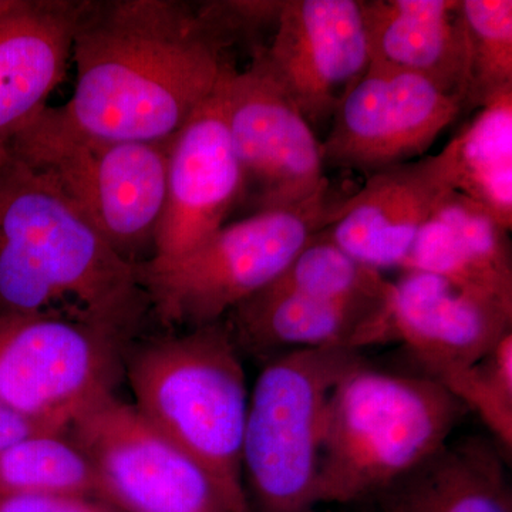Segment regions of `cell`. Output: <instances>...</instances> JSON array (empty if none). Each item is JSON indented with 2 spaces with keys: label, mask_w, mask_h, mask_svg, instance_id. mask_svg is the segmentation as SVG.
<instances>
[{
  "label": "cell",
  "mask_w": 512,
  "mask_h": 512,
  "mask_svg": "<svg viewBox=\"0 0 512 512\" xmlns=\"http://www.w3.org/2000/svg\"><path fill=\"white\" fill-rule=\"evenodd\" d=\"M235 39L215 2H83L72 46L76 86L57 113L100 140L171 141L232 66Z\"/></svg>",
  "instance_id": "6da1fadb"
},
{
  "label": "cell",
  "mask_w": 512,
  "mask_h": 512,
  "mask_svg": "<svg viewBox=\"0 0 512 512\" xmlns=\"http://www.w3.org/2000/svg\"><path fill=\"white\" fill-rule=\"evenodd\" d=\"M148 308L137 266L52 185L0 151V315L66 319L127 345Z\"/></svg>",
  "instance_id": "7a4b0ae2"
},
{
  "label": "cell",
  "mask_w": 512,
  "mask_h": 512,
  "mask_svg": "<svg viewBox=\"0 0 512 512\" xmlns=\"http://www.w3.org/2000/svg\"><path fill=\"white\" fill-rule=\"evenodd\" d=\"M466 412L434 377L363 362L340 380L326 406L316 505L393 490L446 446Z\"/></svg>",
  "instance_id": "3957f363"
},
{
  "label": "cell",
  "mask_w": 512,
  "mask_h": 512,
  "mask_svg": "<svg viewBox=\"0 0 512 512\" xmlns=\"http://www.w3.org/2000/svg\"><path fill=\"white\" fill-rule=\"evenodd\" d=\"M124 370L134 406L200 464L228 512H254L242 473L247 377L225 320L146 343Z\"/></svg>",
  "instance_id": "277c9868"
},
{
  "label": "cell",
  "mask_w": 512,
  "mask_h": 512,
  "mask_svg": "<svg viewBox=\"0 0 512 512\" xmlns=\"http://www.w3.org/2000/svg\"><path fill=\"white\" fill-rule=\"evenodd\" d=\"M170 143L89 137L47 106L5 150L52 185L117 254L137 266L154 255Z\"/></svg>",
  "instance_id": "5b68a950"
},
{
  "label": "cell",
  "mask_w": 512,
  "mask_h": 512,
  "mask_svg": "<svg viewBox=\"0 0 512 512\" xmlns=\"http://www.w3.org/2000/svg\"><path fill=\"white\" fill-rule=\"evenodd\" d=\"M340 201L328 181L308 201L227 222L187 254L137 265L148 305L168 328L221 322L285 271Z\"/></svg>",
  "instance_id": "8992f818"
},
{
  "label": "cell",
  "mask_w": 512,
  "mask_h": 512,
  "mask_svg": "<svg viewBox=\"0 0 512 512\" xmlns=\"http://www.w3.org/2000/svg\"><path fill=\"white\" fill-rule=\"evenodd\" d=\"M366 362L359 350L295 349L275 357L249 393L242 473L254 512L315 507L323 420L340 380Z\"/></svg>",
  "instance_id": "52a82bcc"
},
{
  "label": "cell",
  "mask_w": 512,
  "mask_h": 512,
  "mask_svg": "<svg viewBox=\"0 0 512 512\" xmlns=\"http://www.w3.org/2000/svg\"><path fill=\"white\" fill-rule=\"evenodd\" d=\"M126 343L50 316L0 315V402L47 429L114 394Z\"/></svg>",
  "instance_id": "ba28073f"
},
{
  "label": "cell",
  "mask_w": 512,
  "mask_h": 512,
  "mask_svg": "<svg viewBox=\"0 0 512 512\" xmlns=\"http://www.w3.org/2000/svg\"><path fill=\"white\" fill-rule=\"evenodd\" d=\"M89 458L101 500L123 512H228L210 476L134 404L116 394L67 429Z\"/></svg>",
  "instance_id": "9c48e42d"
},
{
  "label": "cell",
  "mask_w": 512,
  "mask_h": 512,
  "mask_svg": "<svg viewBox=\"0 0 512 512\" xmlns=\"http://www.w3.org/2000/svg\"><path fill=\"white\" fill-rule=\"evenodd\" d=\"M225 114L244 217L301 204L328 183L322 140L256 60L242 72L228 70Z\"/></svg>",
  "instance_id": "30bf717a"
},
{
  "label": "cell",
  "mask_w": 512,
  "mask_h": 512,
  "mask_svg": "<svg viewBox=\"0 0 512 512\" xmlns=\"http://www.w3.org/2000/svg\"><path fill=\"white\" fill-rule=\"evenodd\" d=\"M463 109V101L426 79L369 64L333 116L323 163L369 177L417 160Z\"/></svg>",
  "instance_id": "8fae6325"
},
{
  "label": "cell",
  "mask_w": 512,
  "mask_h": 512,
  "mask_svg": "<svg viewBox=\"0 0 512 512\" xmlns=\"http://www.w3.org/2000/svg\"><path fill=\"white\" fill-rule=\"evenodd\" d=\"M254 60L315 133L330 126L369 69L360 0H285L271 42Z\"/></svg>",
  "instance_id": "7c38bea8"
},
{
  "label": "cell",
  "mask_w": 512,
  "mask_h": 512,
  "mask_svg": "<svg viewBox=\"0 0 512 512\" xmlns=\"http://www.w3.org/2000/svg\"><path fill=\"white\" fill-rule=\"evenodd\" d=\"M456 180L453 137L439 154L369 175L360 190L342 198L319 234L376 271L402 269L421 228L456 191Z\"/></svg>",
  "instance_id": "4fadbf2b"
},
{
  "label": "cell",
  "mask_w": 512,
  "mask_h": 512,
  "mask_svg": "<svg viewBox=\"0 0 512 512\" xmlns=\"http://www.w3.org/2000/svg\"><path fill=\"white\" fill-rule=\"evenodd\" d=\"M228 70L171 140L163 217L151 258L156 261L197 248L238 210L242 180L225 114Z\"/></svg>",
  "instance_id": "5bb4252c"
},
{
  "label": "cell",
  "mask_w": 512,
  "mask_h": 512,
  "mask_svg": "<svg viewBox=\"0 0 512 512\" xmlns=\"http://www.w3.org/2000/svg\"><path fill=\"white\" fill-rule=\"evenodd\" d=\"M510 332L512 309L441 276L404 271L390 282L380 343H404L437 379L473 365Z\"/></svg>",
  "instance_id": "9a60e30c"
},
{
  "label": "cell",
  "mask_w": 512,
  "mask_h": 512,
  "mask_svg": "<svg viewBox=\"0 0 512 512\" xmlns=\"http://www.w3.org/2000/svg\"><path fill=\"white\" fill-rule=\"evenodd\" d=\"M83 2L15 0L0 15V151L66 77Z\"/></svg>",
  "instance_id": "2e32d148"
},
{
  "label": "cell",
  "mask_w": 512,
  "mask_h": 512,
  "mask_svg": "<svg viewBox=\"0 0 512 512\" xmlns=\"http://www.w3.org/2000/svg\"><path fill=\"white\" fill-rule=\"evenodd\" d=\"M369 64L414 74L464 103L470 43L460 0H360Z\"/></svg>",
  "instance_id": "e0dca14e"
},
{
  "label": "cell",
  "mask_w": 512,
  "mask_h": 512,
  "mask_svg": "<svg viewBox=\"0 0 512 512\" xmlns=\"http://www.w3.org/2000/svg\"><path fill=\"white\" fill-rule=\"evenodd\" d=\"M386 298L387 292L380 298L329 301L265 286L229 313L225 323L238 348L255 355L284 348L360 352L377 345Z\"/></svg>",
  "instance_id": "ac0fdd59"
},
{
  "label": "cell",
  "mask_w": 512,
  "mask_h": 512,
  "mask_svg": "<svg viewBox=\"0 0 512 512\" xmlns=\"http://www.w3.org/2000/svg\"><path fill=\"white\" fill-rule=\"evenodd\" d=\"M402 269L441 276L512 309L510 231L457 190L421 228Z\"/></svg>",
  "instance_id": "d6986e66"
},
{
  "label": "cell",
  "mask_w": 512,
  "mask_h": 512,
  "mask_svg": "<svg viewBox=\"0 0 512 512\" xmlns=\"http://www.w3.org/2000/svg\"><path fill=\"white\" fill-rule=\"evenodd\" d=\"M495 441L470 437L446 444L404 478L403 512H512L503 454Z\"/></svg>",
  "instance_id": "ffe728a7"
},
{
  "label": "cell",
  "mask_w": 512,
  "mask_h": 512,
  "mask_svg": "<svg viewBox=\"0 0 512 512\" xmlns=\"http://www.w3.org/2000/svg\"><path fill=\"white\" fill-rule=\"evenodd\" d=\"M456 190L512 228V90L478 109L454 136Z\"/></svg>",
  "instance_id": "44dd1931"
},
{
  "label": "cell",
  "mask_w": 512,
  "mask_h": 512,
  "mask_svg": "<svg viewBox=\"0 0 512 512\" xmlns=\"http://www.w3.org/2000/svg\"><path fill=\"white\" fill-rule=\"evenodd\" d=\"M0 495H83L101 500L94 468L67 431L35 434L0 451Z\"/></svg>",
  "instance_id": "7402d4cb"
},
{
  "label": "cell",
  "mask_w": 512,
  "mask_h": 512,
  "mask_svg": "<svg viewBox=\"0 0 512 512\" xmlns=\"http://www.w3.org/2000/svg\"><path fill=\"white\" fill-rule=\"evenodd\" d=\"M390 281L316 234L275 281L274 291L329 301H360L386 295Z\"/></svg>",
  "instance_id": "603a6c76"
},
{
  "label": "cell",
  "mask_w": 512,
  "mask_h": 512,
  "mask_svg": "<svg viewBox=\"0 0 512 512\" xmlns=\"http://www.w3.org/2000/svg\"><path fill=\"white\" fill-rule=\"evenodd\" d=\"M470 43L466 107L481 109L512 90L511 0H461Z\"/></svg>",
  "instance_id": "cb8c5ba5"
},
{
  "label": "cell",
  "mask_w": 512,
  "mask_h": 512,
  "mask_svg": "<svg viewBox=\"0 0 512 512\" xmlns=\"http://www.w3.org/2000/svg\"><path fill=\"white\" fill-rule=\"evenodd\" d=\"M437 380L478 414L505 454L512 451V332L473 365L451 370Z\"/></svg>",
  "instance_id": "d4e9b609"
},
{
  "label": "cell",
  "mask_w": 512,
  "mask_h": 512,
  "mask_svg": "<svg viewBox=\"0 0 512 512\" xmlns=\"http://www.w3.org/2000/svg\"><path fill=\"white\" fill-rule=\"evenodd\" d=\"M0 512H123L83 495H0Z\"/></svg>",
  "instance_id": "484cf974"
},
{
  "label": "cell",
  "mask_w": 512,
  "mask_h": 512,
  "mask_svg": "<svg viewBox=\"0 0 512 512\" xmlns=\"http://www.w3.org/2000/svg\"><path fill=\"white\" fill-rule=\"evenodd\" d=\"M39 433H64V431L47 429L0 402V451Z\"/></svg>",
  "instance_id": "4316f807"
},
{
  "label": "cell",
  "mask_w": 512,
  "mask_h": 512,
  "mask_svg": "<svg viewBox=\"0 0 512 512\" xmlns=\"http://www.w3.org/2000/svg\"><path fill=\"white\" fill-rule=\"evenodd\" d=\"M13 3H15V0H0V15L12 8Z\"/></svg>",
  "instance_id": "83f0119b"
},
{
  "label": "cell",
  "mask_w": 512,
  "mask_h": 512,
  "mask_svg": "<svg viewBox=\"0 0 512 512\" xmlns=\"http://www.w3.org/2000/svg\"><path fill=\"white\" fill-rule=\"evenodd\" d=\"M383 512H403L402 507H400L399 503L397 501H394L392 505H389V507L386 508Z\"/></svg>",
  "instance_id": "f1b7e54d"
}]
</instances>
